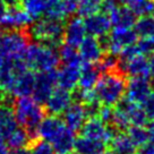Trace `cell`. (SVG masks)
<instances>
[{"label": "cell", "mask_w": 154, "mask_h": 154, "mask_svg": "<svg viewBox=\"0 0 154 154\" xmlns=\"http://www.w3.org/2000/svg\"><path fill=\"white\" fill-rule=\"evenodd\" d=\"M13 109L17 124L27 130L33 140H35L38 137V127L44 118L42 104L35 101L32 96H18Z\"/></svg>", "instance_id": "obj_1"}, {"label": "cell", "mask_w": 154, "mask_h": 154, "mask_svg": "<svg viewBox=\"0 0 154 154\" xmlns=\"http://www.w3.org/2000/svg\"><path fill=\"white\" fill-rule=\"evenodd\" d=\"M23 59L27 68L36 72L53 70L60 63L57 47L43 42L27 44Z\"/></svg>", "instance_id": "obj_2"}, {"label": "cell", "mask_w": 154, "mask_h": 154, "mask_svg": "<svg viewBox=\"0 0 154 154\" xmlns=\"http://www.w3.org/2000/svg\"><path fill=\"white\" fill-rule=\"evenodd\" d=\"M126 82L120 74L110 70L100 75L95 86L96 99L101 106H117L125 95Z\"/></svg>", "instance_id": "obj_3"}, {"label": "cell", "mask_w": 154, "mask_h": 154, "mask_svg": "<svg viewBox=\"0 0 154 154\" xmlns=\"http://www.w3.org/2000/svg\"><path fill=\"white\" fill-rule=\"evenodd\" d=\"M29 26L31 27L27 29L29 38L36 40L38 42H43L53 47H58L63 42V20L44 16L38 18L35 23H32Z\"/></svg>", "instance_id": "obj_4"}, {"label": "cell", "mask_w": 154, "mask_h": 154, "mask_svg": "<svg viewBox=\"0 0 154 154\" xmlns=\"http://www.w3.org/2000/svg\"><path fill=\"white\" fill-rule=\"evenodd\" d=\"M29 38L27 29L5 31L0 36V49L6 59H23Z\"/></svg>", "instance_id": "obj_5"}, {"label": "cell", "mask_w": 154, "mask_h": 154, "mask_svg": "<svg viewBox=\"0 0 154 154\" xmlns=\"http://www.w3.org/2000/svg\"><path fill=\"white\" fill-rule=\"evenodd\" d=\"M137 41V34L131 27H113V29L102 38V47L108 53L119 56L125 48Z\"/></svg>", "instance_id": "obj_6"}, {"label": "cell", "mask_w": 154, "mask_h": 154, "mask_svg": "<svg viewBox=\"0 0 154 154\" xmlns=\"http://www.w3.org/2000/svg\"><path fill=\"white\" fill-rule=\"evenodd\" d=\"M81 135L92 138V140H100L104 144L110 143L111 138L113 137L115 131L108 127V124H106L100 117L97 116H91L86 119L84 125L81 128Z\"/></svg>", "instance_id": "obj_7"}, {"label": "cell", "mask_w": 154, "mask_h": 154, "mask_svg": "<svg viewBox=\"0 0 154 154\" xmlns=\"http://www.w3.org/2000/svg\"><path fill=\"white\" fill-rule=\"evenodd\" d=\"M57 85V72L56 69L48 72H38L35 74L32 97L41 104H44L50 94Z\"/></svg>", "instance_id": "obj_8"}, {"label": "cell", "mask_w": 154, "mask_h": 154, "mask_svg": "<svg viewBox=\"0 0 154 154\" xmlns=\"http://www.w3.org/2000/svg\"><path fill=\"white\" fill-rule=\"evenodd\" d=\"M32 23H33V18L19 6V4H17V5L8 7L5 17L0 23V26L2 31L27 29Z\"/></svg>", "instance_id": "obj_9"}, {"label": "cell", "mask_w": 154, "mask_h": 154, "mask_svg": "<svg viewBox=\"0 0 154 154\" xmlns=\"http://www.w3.org/2000/svg\"><path fill=\"white\" fill-rule=\"evenodd\" d=\"M84 26L86 34L97 38H104L111 29V22L106 13L96 11L94 14L86 16L84 19Z\"/></svg>", "instance_id": "obj_10"}, {"label": "cell", "mask_w": 154, "mask_h": 154, "mask_svg": "<svg viewBox=\"0 0 154 154\" xmlns=\"http://www.w3.org/2000/svg\"><path fill=\"white\" fill-rule=\"evenodd\" d=\"M88 118L86 111V106L79 101H72V103L67 106V109L63 111V124L67 128L77 133L79 131L84 122Z\"/></svg>", "instance_id": "obj_11"}, {"label": "cell", "mask_w": 154, "mask_h": 154, "mask_svg": "<svg viewBox=\"0 0 154 154\" xmlns=\"http://www.w3.org/2000/svg\"><path fill=\"white\" fill-rule=\"evenodd\" d=\"M77 48L82 63H97L103 57V47L101 41L91 35L85 36Z\"/></svg>", "instance_id": "obj_12"}, {"label": "cell", "mask_w": 154, "mask_h": 154, "mask_svg": "<svg viewBox=\"0 0 154 154\" xmlns=\"http://www.w3.org/2000/svg\"><path fill=\"white\" fill-rule=\"evenodd\" d=\"M66 128L63 119L54 115L44 117L38 127V137L42 138L48 143H52Z\"/></svg>", "instance_id": "obj_13"}, {"label": "cell", "mask_w": 154, "mask_h": 154, "mask_svg": "<svg viewBox=\"0 0 154 154\" xmlns=\"http://www.w3.org/2000/svg\"><path fill=\"white\" fill-rule=\"evenodd\" d=\"M152 91V85L149 83V77L134 76L126 83V99L130 101L140 103L145 99V96Z\"/></svg>", "instance_id": "obj_14"}, {"label": "cell", "mask_w": 154, "mask_h": 154, "mask_svg": "<svg viewBox=\"0 0 154 154\" xmlns=\"http://www.w3.org/2000/svg\"><path fill=\"white\" fill-rule=\"evenodd\" d=\"M72 91L65 90L63 87H54L48 100L45 101V108L49 113L54 116L61 115L72 103Z\"/></svg>", "instance_id": "obj_15"}, {"label": "cell", "mask_w": 154, "mask_h": 154, "mask_svg": "<svg viewBox=\"0 0 154 154\" xmlns=\"http://www.w3.org/2000/svg\"><path fill=\"white\" fill-rule=\"evenodd\" d=\"M85 36H86V29L84 26V20L79 17L69 18L63 27V42L77 48Z\"/></svg>", "instance_id": "obj_16"}, {"label": "cell", "mask_w": 154, "mask_h": 154, "mask_svg": "<svg viewBox=\"0 0 154 154\" xmlns=\"http://www.w3.org/2000/svg\"><path fill=\"white\" fill-rule=\"evenodd\" d=\"M121 69L129 76H144L149 77V59L146 56L136 53L126 59H120Z\"/></svg>", "instance_id": "obj_17"}, {"label": "cell", "mask_w": 154, "mask_h": 154, "mask_svg": "<svg viewBox=\"0 0 154 154\" xmlns=\"http://www.w3.org/2000/svg\"><path fill=\"white\" fill-rule=\"evenodd\" d=\"M35 83V72L31 69H25L15 77L9 90V94L14 96H31Z\"/></svg>", "instance_id": "obj_18"}, {"label": "cell", "mask_w": 154, "mask_h": 154, "mask_svg": "<svg viewBox=\"0 0 154 154\" xmlns=\"http://www.w3.org/2000/svg\"><path fill=\"white\" fill-rule=\"evenodd\" d=\"M81 74V63H63L57 72V85L68 91L77 87Z\"/></svg>", "instance_id": "obj_19"}, {"label": "cell", "mask_w": 154, "mask_h": 154, "mask_svg": "<svg viewBox=\"0 0 154 154\" xmlns=\"http://www.w3.org/2000/svg\"><path fill=\"white\" fill-rule=\"evenodd\" d=\"M77 0H51L44 16L65 20L76 11Z\"/></svg>", "instance_id": "obj_20"}, {"label": "cell", "mask_w": 154, "mask_h": 154, "mask_svg": "<svg viewBox=\"0 0 154 154\" xmlns=\"http://www.w3.org/2000/svg\"><path fill=\"white\" fill-rule=\"evenodd\" d=\"M124 111L125 116L129 121L130 126H145L147 122V119L145 117V113L140 103L130 101L128 99H121V101L117 104Z\"/></svg>", "instance_id": "obj_21"}, {"label": "cell", "mask_w": 154, "mask_h": 154, "mask_svg": "<svg viewBox=\"0 0 154 154\" xmlns=\"http://www.w3.org/2000/svg\"><path fill=\"white\" fill-rule=\"evenodd\" d=\"M106 15L111 25L115 27H133L136 22V16L133 11L127 6H120V4L116 5Z\"/></svg>", "instance_id": "obj_22"}, {"label": "cell", "mask_w": 154, "mask_h": 154, "mask_svg": "<svg viewBox=\"0 0 154 154\" xmlns=\"http://www.w3.org/2000/svg\"><path fill=\"white\" fill-rule=\"evenodd\" d=\"M100 75L101 69L97 63H82L77 86L79 87V90H93Z\"/></svg>", "instance_id": "obj_23"}, {"label": "cell", "mask_w": 154, "mask_h": 154, "mask_svg": "<svg viewBox=\"0 0 154 154\" xmlns=\"http://www.w3.org/2000/svg\"><path fill=\"white\" fill-rule=\"evenodd\" d=\"M18 126L13 106L5 102L0 104V138L6 142L7 137Z\"/></svg>", "instance_id": "obj_24"}, {"label": "cell", "mask_w": 154, "mask_h": 154, "mask_svg": "<svg viewBox=\"0 0 154 154\" xmlns=\"http://www.w3.org/2000/svg\"><path fill=\"white\" fill-rule=\"evenodd\" d=\"M106 145L103 142L92 140L81 135L75 140L74 151L76 154H103L106 151Z\"/></svg>", "instance_id": "obj_25"}, {"label": "cell", "mask_w": 154, "mask_h": 154, "mask_svg": "<svg viewBox=\"0 0 154 154\" xmlns=\"http://www.w3.org/2000/svg\"><path fill=\"white\" fill-rule=\"evenodd\" d=\"M75 140V133L66 127L63 133L51 143V146L56 154H69L74 151Z\"/></svg>", "instance_id": "obj_26"}, {"label": "cell", "mask_w": 154, "mask_h": 154, "mask_svg": "<svg viewBox=\"0 0 154 154\" xmlns=\"http://www.w3.org/2000/svg\"><path fill=\"white\" fill-rule=\"evenodd\" d=\"M111 151L115 154H135L136 146L131 142L127 133L115 134L110 140Z\"/></svg>", "instance_id": "obj_27"}, {"label": "cell", "mask_w": 154, "mask_h": 154, "mask_svg": "<svg viewBox=\"0 0 154 154\" xmlns=\"http://www.w3.org/2000/svg\"><path fill=\"white\" fill-rule=\"evenodd\" d=\"M50 2L51 0H18L19 6L33 18V20L45 14Z\"/></svg>", "instance_id": "obj_28"}, {"label": "cell", "mask_w": 154, "mask_h": 154, "mask_svg": "<svg viewBox=\"0 0 154 154\" xmlns=\"http://www.w3.org/2000/svg\"><path fill=\"white\" fill-rule=\"evenodd\" d=\"M33 140L29 134V131L18 126L17 128L13 130V133L7 137L6 143L9 149H19V147H27V145Z\"/></svg>", "instance_id": "obj_29"}, {"label": "cell", "mask_w": 154, "mask_h": 154, "mask_svg": "<svg viewBox=\"0 0 154 154\" xmlns=\"http://www.w3.org/2000/svg\"><path fill=\"white\" fill-rule=\"evenodd\" d=\"M125 6L133 11L136 17H142L152 13L154 2L152 0H129Z\"/></svg>", "instance_id": "obj_30"}, {"label": "cell", "mask_w": 154, "mask_h": 154, "mask_svg": "<svg viewBox=\"0 0 154 154\" xmlns=\"http://www.w3.org/2000/svg\"><path fill=\"white\" fill-rule=\"evenodd\" d=\"M134 26L137 36H154V19L149 15L140 17V19L135 22Z\"/></svg>", "instance_id": "obj_31"}, {"label": "cell", "mask_w": 154, "mask_h": 154, "mask_svg": "<svg viewBox=\"0 0 154 154\" xmlns=\"http://www.w3.org/2000/svg\"><path fill=\"white\" fill-rule=\"evenodd\" d=\"M127 130V135L136 147H142L149 143V134L144 126H130Z\"/></svg>", "instance_id": "obj_32"}, {"label": "cell", "mask_w": 154, "mask_h": 154, "mask_svg": "<svg viewBox=\"0 0 154 154\" xmlns=\"http://www.w3.org/2000/svg\"><path fill=\"white\" fill-rule=\"evenodd\" d=\"M58 53H59L60 60L63 63H82L77 48H75V47H72V45L66 43L60 44Z\"/></svg>", "instance_id": "obj_33"}, {"label": "cell", "mask_w": 154, "mask_h": 154, "mask_svg": "<svg viewBox=\"0 0 154 154\" xmlns=\"http://www.w3.org/2000/svg\"><path fill=\"white\" fill-rule=\"evenodd\" d=\"M103 0H77L76 11L81 17H86L101 9Z\"/></svg>", "instance_id": "obj_34"}, {"label": "cell", "mask_w": 154, "mask_h": 154, "mask_svg": "<svg viewBox=\"0 0 154 154\" xmlns=\"http://www.w3.org/2000/svg\"><path fill=\"white\" fill-rule=\"evenodd\" d=\"M135 45L140 54L149 56L154 53V36H143L135 42Z\"/></svg>", "instance_id": "obj_35"}, {"label": "cell", "mask_w": 154, "mask_h": 154, "mask_svg": "<svg viewBox=\"0 0 154 154\" xmlns=\"http://www.w3.org/2000/svg\"><path fill=\"white\" fill-rule=\"evenodd\" d=\"M140 104L144 111L146 119L149 121H154V91L149 92Z\"/></svg>", "instance_id": "obj_36"}, {"label": "cell", "mask_w": 154, "mask_h": 154, "mask_svg": "<svg viewBox=\"0 0 154 154\" xmlns=\"http://www.w3.org/2000/svg\"><path fill=\"white\" fill-rule=\"evenodd\" d=\"M29 151H31V154H56L51 144L43 140L36 142L33 145L32 149H29Z\"/></svg>", "instance_id": "obj_37"}, {"label": "cell", "mask_w": 154, "mask_h": 154, "mask_svg": "<svg viewBox=\"0 0 154 154\" xmlns=\"http://www.w3.org/2000/svg\"><path fill=\"white\" fill-rule=\"evenodd\" d=\"M140 154H154V143H146L144 146H142Z\"/></svg>", "instance_id": "obj_38"}, {"label": "cell", "mask_w": 154, "mask_h": 154, "mask_svg": "<svg viewBox=\"0 0 154 154\" xmlns=\"http://www.w3.org/2000/svg\"><path fill=\"white\" fill-rule=\"evenodd\" d=\"M8 154H31V151L27 147H19V149H11Z\"/></svg>", "instance_id": "obj_39"}, {"label": "cell", "mask_w": 154, "mask_h": 154, "mask_svg": "<svg viewBox=\"0 0 154 154\" xmlns=\"http://www.w3.org/2000/svg\"><path fill=\"white\" fill-rule=\"evenodd\" d=\"M7 9H8V6L6 5L2 0H0V23H1L2 18L5 17L6 13H7Z\"/></svg>", "instance_id": "obj_40"}, {"label": "cell", "mask_w": 154, "mask_h": 154, "mask_svg": "<svg viewBox=\"0 0 154 154\" xmlns=\"http://www.w3.org/2000/svg\"><path fill=\"white\" fill-rule=\"evenodd\" d=\"M9 152V147L4 140L0 138V154H8Z\"/></svg>", "instance_id": "obj_41"}, {"label": "cell", "mask_w": 154, "mask_h": 154, "mask_svg": "<svg viewBox=\"0 0 154 154\" xmlns=\"http://www.w3.org/2000/svg\"><path fill=\"white\" fill-rule=\"evenodd\" d=\"M147 134H149V143H154V121L149 126Z\"/></svg>", "instance_id": "obj_42"}, {"label": "cell", "mask_w": 154, "mask_h": 154, "mask_svg": "<svg viewBox=\"0 0 154 154\" xmlns=\"http://www.w3.org/2000/svg\"><path fill=\"white\" fill-rule=\"evenodd\" d=\"M149 76L154 77V53L151 54V58L149 59Z\"/></svg>", "instance_id": "obj_43"}, {"label": "cell", "mask_w": 154, "mask_h": 154, "mask_svg": "<svg viewBox=\"0 0 154 154\" xmlns=\"http://www.w3.org/2000/svg\"><path fill=\"white\" fill-rule=\"evenodd\" d=\"M6 92L0 87V104H2L4 102H5V100H6Z\"/></svg>", "instance_id": "obj_44"}, {"label": "cell", "mask_w": 154, "mask_h": 154, "mask_svg": "<svg viewBox=\"0 0 154 154\" xmlns=\"http://www.w3.org/2000/svg\"><path fill=\"white\" fill-rule=\"evenodd\" d=\"M2 1H4L8 7H9V6L17 5V4H18V0H2Z\"/></svg>", "instance_id": "obj_45"}, {"label": "cell", "mask_w": 154, "mask_h": 154, "mask_svg": "<svg viewBox=\"0 0 154 154\" xmlns=\"http://www.w3.org/2000/svg\"><path fill=\"white\" fill-rule=\"evenodd\" d=\"M5 56H4V53H2V51H1V49H0V67H1V65L4 63V61H5Z\"/></svg>", "instance_id": "obj_46"}, {"label": "cell", "mask_w": 154, "mask_h": 154, "mask_svg": "<svg viewBox=\"0 0 154 154\" xmlns=\"http://www.w3.org/2000/svg\"><path fill=\"white\" fill-rule=\"evenodd\" d=\"M128 1H129V0H117V2H119L120 5H126Z\"/></svg>", "instance_id": "obj_47"}, {"label": "cell", "mask_w": 154, "mask_h": 154, "mask_svg": "<svg viewBox=\"0 0 154 154\" xmlns=\"http://www.w3.org/2000/svg\"><path fill=\"white\" fill-rule=\"evenodd\" d=\"M103 154H115V153H113L112 151H104V152H103Z\"/></svg>", "instance_id": "obj_48"}, {"label": "cell", "mask_w": 154, "mask_h": 154, "mask_svg": "<svg viewBox=\"0 0 154 154\" xmlns=\"http://www.w3.org/2000/svg\"><path fill=\"white\" fill-rule=\"evenodd\" d=\"M151 14L153 15V19H154V7H153V10H152V13H151Z\"/></svg>", "instance_id": "obj_49"}, {"label": "cell", "mask_w": 154, "mask_h": 154, "mask_svg": "<svg viewBox=\"0 0 154 154\" xmlns=\"http://www.w3.org/2000/svg\"><path fill=\"white\" fill-rule=\"evenodd\" d=\"M1 34H2V29H0V36H1Z\"/></svg>", "instance_id": "obj_50"}]
</instances>
